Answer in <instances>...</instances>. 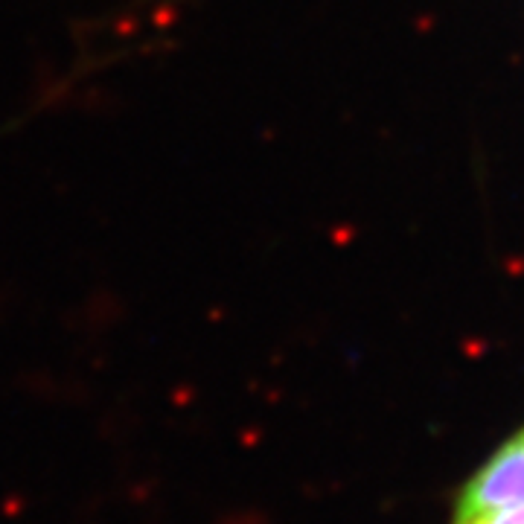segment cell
I'll return each mask as SVG.
<instances>
[{"label":"cell","instance_id":"2","mask_svg":"<svg viewBox=\"0 0 524 524\" xmlns=\"http://www.w3.org/2000/svg\"><path fill=\"white\" fill-rule=\"evenodd\" d=\"M452 524H524V510H481L455 513Z\"/></svg>","mask_w":524,"mask_h":524},{"label":"cell","instance_id":"1","mask_svg":"<svg viewBox=\"0 0 524 524\" xmlns=\"http://www.w3.org/2000/svg\"><path fill=\"white\" fill-rule=\"evenodd\" d=\"M524 510V428L513 434L457 495L455 513Z\"/></svg>","mask_w":524,"mask_h":524},{"label":"cell","instance_id":"3","mask_svg":"<svg viewBox=\"0 0 524 524\" xmlns=\"http://www.w3.org/2000/svg\"><path fill=\"white\" fill-rule=\"evenodd\" d=\"M175 4H184V0H175Z\"/></svg>","mask_w":524,"mask_h":524}]
</instances>
